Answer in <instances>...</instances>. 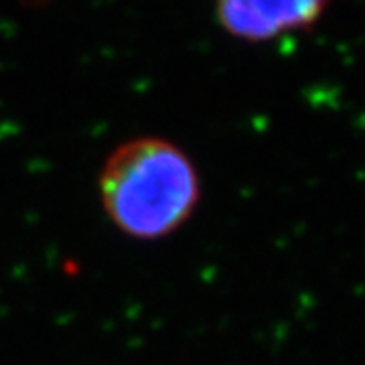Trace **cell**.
<instances>
[{"mask_svg":"<svg viewBox=\"0 0 365 365\" xmlns=\"http://www.w3.org/2000/svg\"><path fill=\"white\" fill-rule=\"evenodd\" d=\"M98 195L108 222L136 242H158L193 217L201 177L179 144L140 136L118 144L98 175Z\"/></svg>","mask_w":365,"mask_h":365,"instance_id":"6da1fadb","label":"cell"},{"mask_svg":"<svg viewBox=\"0 0 365 365\" xmlns=\"http://www.w3.org/2000/svg\"><path fill=\"white\" fill-rule=\"evenodd\" d=\"M331 0H215L217 23L227 35L266 43L313 26Z\"/></svg>","mask_w":365,"mask_h":365,"instance_id":"7a4b0ae2","label":"cell"}]
</instances>
